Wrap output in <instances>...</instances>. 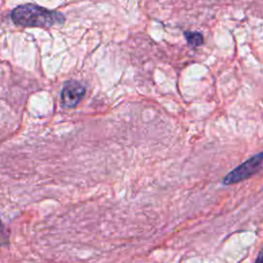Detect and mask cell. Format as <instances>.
I'll return each instance as SVG.
<instances>
[{
	"instance_id": "6da1fadb",
	"label": "cell",
	"mask_w": 263,
	"mask_h": 263,
	"mask_svg": "<svg viewBox=\"0 0 263 263\" xmlns=\"http://www.w3.org/2000/svg\"><path fill=\"white\" fill-rule=\"evenodd\" d=\"M14 24L25 27H51L64 22V16L57 11L48 10L35 4H24L11 12Z\"/></svg>"
},
{
	"instance_id": "7a4b0ae2",
	"label": "cell",
	"mask_w": 263,
	"mask_h": 263,
	"mask_svg": "<svg viewBox=\"0 0 263 263\" xmlns=\"http://www.w3.org/2000/svg\"><path fill=\"white\" fill-rule=\"evenodd\" d=\"M263 170V152L256 154L228 173L224 179V185H231L249 179Z\"/></svg>"
},
{
	"instance_id": "3957f363",
	"label": "cell",
	"mask_w": 263,
	"mask_h": 263,
	"mask_svg": "<svg viewBox=\"0 0 263 263\" xmlns=\"http://www.w3.org/2000/svg\"><path fill=\"white\" fill-rule=\"evenodd\" d=\"M85 93V88L77 81H69L65 84L61 92V103L66 109L76 107Z\"/></svg>"
},
{
	"instance_id": "277c9868",
	"label": "cell",
	"mask_w": 263,
	"mask_h": 263,
	"mask_svg": "<svg viewBox=\"0 0 263 263\" xmlns=\"http://www.w3.org/2000/svg\"><path fill=\"white\" fill-rule=\"evenodd\" d=\"M186 39H187V42L192 45V46H198L202 43V40H203V37L202 35L199 33V32H190V31H186L184 33Z\"/></svg>"
},
{
	"instance_id": "5b68a950",
	"label": "cell",
	"mask_w": 263,
	"mask_h": 263,
	"mask_svg": "<svg viewBox=\"0 0 263 263\" xmlns=\"http://www.w3.org/2000/svg\"><path fill=\"white\" fill-rule=\"evenodd\" d=\"M9 243V234L5 225L0 219V246H6Z\"/></svg>"
},
{
	"instance_id": "8992f818",
	"label": "cell",
	"mask_w": 263,
	"mask_h": 263,
	"mask_svg": "<svg viewBox=\"0 0 263 263\" xmlns=\"http://www.w3.org/2000/svg\"><path fill=\"white\" fill-rule=\"evenodd\" d=\"M255 263H263V249L261 250V252H260V254H259Z\"/></svg>"
}]
</instances>
